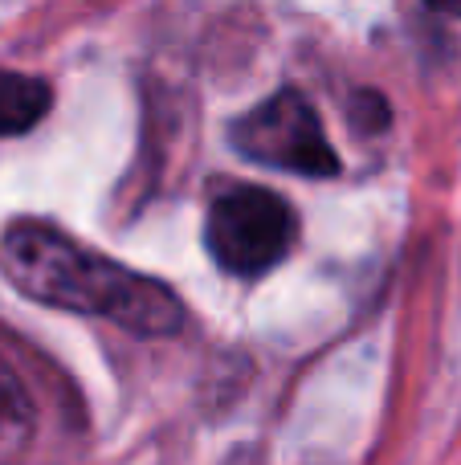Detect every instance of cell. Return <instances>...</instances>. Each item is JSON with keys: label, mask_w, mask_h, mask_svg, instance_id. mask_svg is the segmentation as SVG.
<instances>
[{"label": "cell", "mask_w": 461, "mask_h": 465, "mask_svg": "<svg viewBox=\"0 0 461 465\" xmlns=\"http://www.w3.org/2000/svg\"><path fill=\"white\" fill-rule=\"evenodd\" d=\"M233 147L253 163H266L278 172H299V176L323 180L339 172V155L327 143L323 123L315 106L294 90L266 98L250 114L233 123Z\"/></svg>", "instance_id": "3"}, {"label": "cell", "mask_w": 461, "mask_h": 465, "mask_svg": "<svg viewBox=\"0 0 461 465\" xmlns=\"http://www.w3.org/2000/svg\"><path fill=\"white\" fill-rule=\"evenodd\" d=\"M33 441V404L21 380L0 363V465L16 461Z\"/></svg>", "instance_id": "5"}, {"label": "cell", "mask_w": 461, "mask_h": 465, "mask_svg": "<svg viewBox=\"0 0 461 465\" xmlns=\"http://www.w3.org/2000/svg\"><path fill=\"white\" fill-rule=\"evenodd\" d=\"M294 232L299 225L282 196L266 193V188H233L212 201L204 241H209L212 262L225 273L258 278L290 253Z\"/></svg>", "instance_id": "2"}, {"label": "cell", "mask_w": 461, "mask_h": 465, "mask_svg": "<svg viewBox=\"0 0 461 465\" xmlns=\"http://www.w3.org/2000/svg\"><path fill=\"white\" fill-rule=\"evenodd\" d=\"M0 265L33 302L106 319L131 335H172L184 322V306L168 286L94 253L45 221L8 225L0 237Z\"/></svg>", "instance_id": "1"}, {"label": "cell", "mask_w": 461, "mask_h": 465, "mask_svg": "<svg viewBox=\"0 0 461 465\" xmlns=\"http://www.w3.org/2000/svg\"><path fill=\"white\" fill-rule=\"evenodd\" d=\"M49 103H54V94H49V86L41 78L0 70V139L33 131L45 119Z\"/></svg>", "instance_id": "4"}, {"label": "cell", "mask_w": 461, "mask_h": 465, "mask_svg": "<svg viewBox=\"0 0 461 465\" xmlns=\"http://www.w3.org/2000/svg\"><path fill=\"white\" fill-rule=\"evenodd\" d=\"M437 13H449V16H461V0H429Z\"/></svg>", "instance_id": "6"}]
</instances>
